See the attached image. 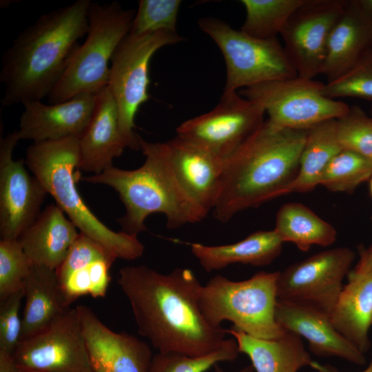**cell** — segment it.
I'll return each instance as SVG.
<instances>
[{
	"mask_svg": "<svg viewBox=\"0 0 372 372\" xmlns=\"http://www.w3.org/2000/svg\"><path fill=\"white\" fill-rule=\"evenodd\" d=\"M334 327L362 353L371 347L372 325V271L363 274L349 272L330 314Z\"/></svg>",
	"mask_w": 372,
	"mask_h": 372,
	"instance_id": "603a6c76",
	"label": "cell"
},
{
	"mask_svg": "<svg viewBox=\"0 0 372 372\" xmlns=\"http://www.w3.org/2000/svg\"><path fill=\"white\" fill-rule=\"evenodd\" d=\"M23 290L20 341L39 333L70 309L55 270L34 265Z\"/></svg>",
	"mask_w": 372,
	"mask_h": 372,
	"instance_id": "d4e9b609",
	"label": "cell"
},
{
	"mask_svg": "<svg viewBox=\"0 0 372 372\" xmlns=\"http://www.w3.org/2000/svg\"><path fill=\"white\" fill-rule=\"evenodd\" d=\"M116 256L92 238L79 233L65 258L55 270L60 285L74 271L99 260L114 262Z\"/></svg>",
	"mask_w": 372,
	"mask_h": 372,
	"instance_id": "74e56055",
	"label": "cell"
},
{
	"mask_svg": "<svg viewBox=\"0 0 372 372\" xmlns=\"http://www.w3.org/2000/svg\"><path fill=\"white\" fill-rule=\"evenodd\" d=\"M308 0H242L245 19L240 30L261 39L280 35L293 14Z\"/></svg>",
	"mask_w": 372,
	"mask_h": 372,
	"instance_id": "f1b7e54d",
	"label": "cell"
},
{
	"mask_svg": "<svg viewBox=\"0 0 372 372\" xmlns=\"http://www.w3.org/2000/svg\"><path fill=\"white\" fill-rule=\"evenodd\" d=\"M177 32L129 33L116 50L110 63L108 85L116 101L121 133L127 147L140 149V136L134 132L139 107L149 99V67L161 48L181 42Z\"/></svg>",
	"mask_w": 372,
	"mask_h": 372,
	"instance_id": "9c48e42d",
	"label": "cell"
},
{
	"mask_svg": "<svg viewBox=\"0 0 372 372\" xmlns=\"http://www.w3.org/2000/svg\"><path fill=\"white\" fill-rule=\"evenodd\" d=\"M370 115L372 116V105L370 107Z\"/></svg>",
	"mask_w": 372,
	"mask_h": 372,
	"instance_id": "f6af8a7d",
	"label": "cell"
},
{
	"mask_svg": "<svg viewBox=\"0 0 372 372\" xmlns=\"http://www.w3.org/2000/svg\"><path fill=\"white\" fill-rule=\"evenodd\" d=\"M273 230L283 243L292 242L302 251L314 245H331L337 238V231L330 223L304 205L294 202L279 208Z\"/></svg>",
	"mask_w": 372,
	"mask_h": 372,
	"instance_id": "83f0119b",
	"label": "cell"
},
{
	"mask_svg": "<svg viewBox=\"0 0 372 372\" xmlns=\"http://www.w3.org/2000/svg\"><path fill=\"white\" fill-rule=\"evenodd\" d=\"M239 353L234 338H226L216 351L200 357L174 353L153 355L149 372H206L220 362L234 361Z\"/></svg>",
	"mask_w": 372,
	"mask_h": 372,
	"instance_id": "4dcf8cb0",
	"label": "cell"
},
{
	"mask_svg": "<svg viewBox=\"0 0 372 372\" xmlns=\"http://www.w3.org/2000/svg\"><path fill=\"white\" fill-rule=\"evenodd\" d=\"M135 12L124 9L117 1L91 3L86 39L76 49L60 80L48 96L51 103L83 94H98L107 86L112 58L130 32Z\"/></svg>",
	"mask_w": 372,
	"mask_h": 372,
	"instance_id": "52a82bcc",
	"label": "cell"
},
{
	"mask_svg": "<svg viewBox=\"0 0 372 372\" xmlns=\"http://www.w3.org/2000/svg\"><path fill=\"white\" fill-rule=\"evenodd\" d=\"M311 367L317 372H340L335 367L331 364H321L316 361H314ZM361 372H372V355L369 366Z\"/></svg>",
	"mask_w": 372,
	"mask_h": 372,
	"instance_id": "ab89813d",
	"label": "cell"
},
{
	"mask_svg": "<svg viewBox=\"0 0 372 372\" xmlns=\"http://www.w3.org/2000/svg\"><path fill=\"white\" fill-rule=\"evenodd\" d=\"M19 141L17 131L0 142V235L1 240H17L41 213L48 194L31 175L22 160L12 158Z\"/></svg>",
	"mask_w": 372,
	"mask_h": 372,
	"instance_id": "9a60e30c",
	"label": "cell"
},
{
	"mask_svg": "<svg viewBox=\"0 0 372 372\" xmlns=\"http://www.w3.org/2000/svg\"><path fill=\"white\" fill-rule=\"evenodd\" d=\"M180 0H140L130 34H143L158 31H176Z\"/></svg>",
	"mask_w": 372,
	"mask_h": 372,
	"instance_id": "e575fe53",
	"label": "cell"
},
{
	"mask_svg": "<svg viewBox=\"0 0 372 372\" xmlns=\"http://www.w3.org/2000/svg\"><path fill=\"white\" fill-rule=\"evenodd\" d=\"M280 271H260L233 281L216 275L202 285L199 305L207 322L220 327L223 321L257 338L275 340L285 332L277 322V280Z\"/></svg>",
	"mask_w": 372,
	"mask_h": 372,
	"instance_id": "8992f818",
	"label": "cell"
},
{
	"mask_svg": "<svg viewBox=\"0 0 372 372\" xmlns=\"http://www.w3.org/2000/svg\"><path fill=\"white\" fill-rule=\"evenodd\" d=\"M372 271V243L366 248L360 250V259L354 269L350 272L354 274H363Z\"/></svg>",
	"mask_w": 372,
	"mask_h": 372,
	"instance_id": "f35d334b",
	"label": "cell"
},
{
	"mask_svg": "<svg viewBox=\"0 0 372 372\" xmlns=\"http://www.w3.org/2000/svg\"><path fill=\"white\" fill-rule=\"evenodd\" d=\"M79 234L65 213L56 204H50L17 240L33 265L56 270Z\"/></svg>",
	"mask_w": 372,
	"mask_h": 372,
	"instance_id": "7402d4cb",
	"label": "cell"
},
{
	"mask_svg": "<svg viewBox=\"0 0 372 372\" xmlns=\"http://www.w3.org/2000/svg\"><path fill=\"white\" fill-rule=\"evenodd\" d=\"M143 164L135 169L114 166L101 174L80 178L85 182L103 184L113 188L125 209L118 219L121 231L136 236L147 230L146 218L162 214L169 229L201 221L208 214L194 203L175 183L164 158L163 143H152L140 138Z\"/></svg>",
	"mask_w": 372,
	"mask_h": 372,
	"instance_id": "277c9868",
	"label": "cell"
},
{
	"mask_svg": "<svg viewBox=\"0 0 372 372\" xmlns=\"http://www.w3.org/2000/svg\"><path fill=\"white\" fill-rule=\"evenodd\" d=\"M12 372H21V371H20L17 368H15Z\"/></svg>",
	"mask_w": 372,
	"mask_h": 372,
	"instance_id": "ee69618b",
	"label": "cell"
},
{
	"mask_svg": "<svg viewBox=\"0 0 372 372\" xmlns=\"http://www.w3.org/2000/svg\"><path fill=\"white\" fill-rule=\"evenodd\" d=\"M114 262L99 260L72 272L60 285L70 305L79 297L89 294L103 298L110 282V269Z\"/></svg>",
	"mask_w": 372,
	"mask_h": 372,
	"instance_id": "1f68e13d",
	"label": "cell"
},
{
	"mask_svg": "<svg viewBox=\"0 0 372 372\" xmlns=\"http://www.w3.org/2000/svg\"><path fill=\"white\" fill-rule=\"evenodd\" d=\"M198 25L216 43L225 59L223 93L298 76L278 38L258 39L215 17L201 18Z\"/></svg>",
	"mask_w": 372,
	"mask_h": 372,
	"instance_id": "ba28073f",
	"label": "cell"
},
{
	"mask_svg": "<svg viewBox=\"0 0 372 372\" xmlns=\"http://www.w3.org/2000/svg\"><path fill=\"white\" fill-rule=\"evenodd\" d=\"M369 159H370V161H371V163H372V156H370V157H369Z\"/></svg>",
	"mask_w": 372,
	"mask_h": 372,
	"instance_id": "bcb514c9",
	"label": "cell"
},
{
	"mask_svg": "<svg viewBox=\"0 0 372 372\" xmlns=\"http://www.w3.org/2000/svg\"><path fill=\"white\" fill-rule=\"evenodd\" d=\"M118 284L129 300L138 333L158 353L190 357L211 353L224 344L227 329L211 326L199 305L202 287L189 269L167 273L147 266H126Z\"/></svg>",
	"mask_w": 372,
	"mask_h": 372,
	"instance_id": "6da1fadb",
	"label": "cell"
},
{
	"mask_svg": "<svg viewBox=\"0 0 372 372\" xmlns=\"http://www.w3.org/2000/svg\"><path fill=\"white\" fill-rule=\"evenodd\" d=\"M90 0H77L45 13L21 31L3 53L2 106L48 96L89 28Z\"/></svg>",
	"mask_w": 372,
	"mask_h": 372,
	"instance_id": "7a4b0ae2",
	"label": "cell"
},
{
	"mask_svg": "<svg viewBox=\"0 0 372 372\" xmlns=\"http://www.w3.org/2000/svg\"><path fill=\"white\" fill-rule=\"evenodd\" d=\"M79 158V138L68 137L33 143L27 149L25 163L81 233L101 244L117 258H140L144 245L137 236L106 227L83 200L75 183Z\"/></svg>",
	"mask_w": 372,
	"mask_h": 372,
	"instance_id": "5b68a950",
	"label": "cell"
},
{
	"mask_svg": "<svg viewBox=\"0 0 372 372\" xmlns=\"http://www.w3.org/2000/svg\"><path fill=\"white\" fill-rule=\"evenodd\" d=\"M127 147L119 127L116 101L107 86L97 95L92 117L79 138L77 170L99 174L112 167Z\"/></svg>",
	"mask_w": 372,
	"mask_h": 372,
	"instance_id": "44dd1931",
	"label": "cell"
},
{
	"mask_svg": "<svg viewBox=\"0 0 372 372\" xmlns=\"http://www.w3.org/2000/svg\"><path fill=\"white\" fill-rule=\"evenodd\" d=\"M278 323L285 330L305 338L309 348L318 356H335L362 366L366 360L331 322L329 315L311 306L277 300Z\"/></svg>",
	"mask_w": 372,
	"mask_h": 372,
	"instance_id": "ffe728a7",
	"label": "cell"
},
{
	"mask_svg": "<svg viewBox=\"0 0 372 372\" xmlns=\"http://www.w3.org/2000/svg\"><path fill=\"white\" fill-rule=\"evenodd\" d=\"M214 369L215 372H226L224 369L219 366L218 364L214 366ZM239 372H255V371L252 365L250 364L242 368L241 370L239 371Z\"/></svg>",
	"mask_w": 372,
	"mask_h": 372,
	"instance_id": "60d3db41",
	"label": "cell"
},
{
	"mask_svg": "<svg viewBox=\"0 0 372 372\" xmlns=\"http://www.w3.org/2000/svg\"><path fill=\"white\" fill-rule=\"evenodd\" d=\"M283 242L274 230L258 231L237 242L223 245L190 244L192 254L207 272L240 263L265 266L281 253Z\"/></svg>",
	"mask_w": 372,
	"mask_h": 372,
	"instance_id": "484cf974",
	"label": "cell"
},
{
	"mask_svg": "<svg viewBox=\"0 0 372 372\" xmlns=\"http://www.w3.org/2000/svg\"><path fill=\"white\" fill-rule=\"evenodd\" d=\"M369 192L372 197V177L369 179Z\"/></svg>",
	"mask_w": 372,
	"mask_h": 372,
	"instance_id": "b9f144b4",
	"label": "cell"
},
{
	"mask_svg": "<svg viewBox=\"0 0 372 372\" xmlns=\"http://www.w3.org/2000/svg\"><path fill=\"white\" fill-rule=\"evenodd\" d=\"M324 85L298 76L244 88L238 93L260 105L271 124L307 130L324 121L338 119L349 110L346 103L324 96Z\"/></svg>",
	"mask_w": 372,
	"mask_h": 372,
	"instance_id": "30bf717a",
	"label": "cell"
},
{
	"mask_svg": "<svg viewBox=\"0 0 372 372\" xmlns=\"http://www.w3.org/2000/svg\"><path fill=\"white\" fill-rule=\"evenodd\" d=\"M227 333L236 341L239 353L247 355L256 372H297L314 362L301 337L285 330L275 340L251 336L231 326Z\"/></svg>",
	"mask_w": 372,
	"mask_h": 372,
	"instance_id": "cb8c5ba5",
	"label": "cell"
},
{
	"mask_svg": "<svg viewBox=\"0 0 372 372\" xmlns=\"http://www.w3.org/2000/svg\"><path fill=\"white\" fill-rule=\"evenodd\" d=\"M15 367L40 372H94L76 308H70L39 333L19 342Z\"/></svg>",
	"mask_w": 372,
	"mask_h": 372,
	"instance_id": "4fadbf2b",
	"label": "cell"
},
{
	"mask_svg": "<svg viewBox=\"0 0 372 372\" xmlns=\"http://www.w3.org/2000/svg\"><path fill=\"white\" fill-rule=\"evenodd\" d=\"M372 50V0H347L328 40L320 74L339 77Z\"/></svg>",
	"mask_w": 372,
	"mask_h": 372,
	"instance_id": "d6986e66",
	"label": "cell"
},
{
	"mask_svg": "<svg viewBox=\"0 0 372 372\" xmlns=\"http://www.w3.org/2000/svg\"><path fill=\"white\" fill-rule=\"evenodd\" d=\"M372 177V163L369 157L342 149L327 166L320 185L334 192H352Z\"/></svg>",
	"mask_w": 372,
	"mask_h": 372,
	"instance_id": "f546056e",
	"label": "cell"
},
{
	"mask_svg": "<svg viewBox=\"0 0 372 372\" xmlns=\"http://www.w3.org/2000/svg\"><path fill=\"white\" fill-rule=\"evenodd\" d=\"M355 253L347 247L318 252L280 271L277 298L315 307L330 316Z\"/></svg>",
	"mask_w": 372,
	"mask_h": 372,
	"instance_id": "8fae6325",
	"label": "cell"
},
{
	"mask_svg": "<svg viewBox=\"0 0 372 372\" xmlns=\"http://www.w3.org/2000/svg\"><path fill=\"white\" fill-rule=\"evenodd\" d=\"M307 130L275 126L267 120L225 160L212 212L223 223L238 213L284 195L299 167Z\"/></svg>",
	"mask_w": 372,
	"mask_h": 372,
	"instance_id": "3957f363",
	"label": "cell"
},
{
	"mask_svg": "<svg viewBox=\"0 0 372 372\" xmlns=\"http://www.w3.org/2000/svg\"><path fill=\"white\" fill-rule=\"evenodd\" d=\"M167 168L178 186L199 207L212 211L220 194L225 159L177 136L163 143Z\"/></svg>",
	"mask_w": 372,
	"mask_h": 372,
	"instance_id": "2e32d148",
	"label": "cell"
},
{
	"mask_svg": "<svg viewBox=\"0 0 372 372\" xmlns=\"http://www.w3.org/2000/svg\"><path fill=\"white\" fill-rule=\"evenodd\" d=\"M94 372H149L153 355L148 344L105 325L87 306L76 307Z\"/></svg>",
	"mask_w": 372,
	"mask_h": 372,
	"instance_id": "e0dca14e",
	"label": "cell"
},
{
	"mask_svg": "<svg viewBox=\"0 0 372 372\" xmlns=\"http://www.w3.org/2000/svg\"><path fill=\"white\" fill-rule=\"evenodd\" d=\"M263 107L238 92L223 93L211 111L182 123L176 136L226 159L264 123Z\"/></svg>",
	"mask_w": 372,
	"mask_h": 372,
	"instance_id": "7c38bea8",
	"label": "cell"
},
{
	"mask_svg": "<svg viewBox=\"0 0 372 372\" xmlns=\"http://www.w3.org/2000/svg\"><path fill=\"white\" fill-rule=\"evenodd\" d=\"M24 290H20L0 304V372H12L14 351L20 342L22 320L19 317Z\"/></svg>",
	"mask_w": 372,
	"mask_h": 372,
	"instance_id": "836d02e7",
	"label": "cell"
},
{
	"mask_svg": "<svg viewBox=\"0 0 372 372\" xmlns=\"http://www.w3.org/2000/svg\"><path fill=\"white\" fill-rule=\"evenodd\" d=\"M322 93L332 99L351 97L372 101V50L345 73L324 83Z\"/></svg>",
	"mask_w": 372,
	"mask_h": 372,
	"instance_id": "d590c367",
	"label": "cell"
},
{
	"mask_svg": "<svg viewBox=\"0 0 372 372\" xmlns=\"http://www.w3.org/2000/svg\"><path fill=\"white\" fill-rule=\"evenodd\" d=\"M341 150L337 135V119L324 121L307 130L298 173L284 195L309 192L320 185L327 166Z\"/></svg>",
	"mask_w": 372,
	"mask_h": 372,
	"instance_id": "4316f807",
	"label": "cell"
},
{
	"mask_svg": "<svg viewBox=\"0 0 372 372\" xmlns=\"http://www.w3.org/2000/svg\"><path fill=\"white\" fill-rule=\"evenodd\" d=\"M19 371H21V372H40V371H21V370H19Z\"/></svg>",
	"mask_w": 372,
	"mask_h": 372,
	"instance_id": "7bdbcfd3",
	"label": "cell"
},
{
	"mask_svg": "<svg viewBox=\"0 0 372 372\" xmlns=\"http://www.w3.org/2000/svg\"><path fill=\"white\" fill-rule=\"evenodd\" d=\"M346 0H308L291 17L280 36L298 76L320 74L330 34Z\"/></svg>",
	"mask_w": 372,
	"mask_h": 372,
	"instance_id": "5bb4252c",
	"label": "cell"
},
{
	"mask_svg": "<svg viewBox=\"0 0 372 372\" xmlns=\"http://www.w3.org/2000/svg\"><path fill=\"white\" fill-rule=\"evenodd\" d=\"M33 265L17 240H1L0 301L23 289Z\"/></svg>",
	"mask_w": 372,
	"mask_h": 372,
	"instance_id": "d6a6232c",
	"label": "cell"
},
{
	"mask_svg": "<svg viewBox=\"0 0 372 372\" xmlns=\"http://www.w3.org/2000/svg\"><path fill=\"white\" fill-rule=\"evenodd\" d=\"M98 94H83L65 101L44 104L41 101L23 103L24 110L17 130L19 140L33 143L79 138L94 114Z\"/></svg>",
	"mask_w": 372,
	"mask_h": 372,
	"instance_id": "ac0fdd59",
	"label": "cell"
},
{
	"mask_svg": "<svg viewBox=\"0 0 372 372\" xmlns=\"http://www.w3.org/2000/svg\"><path fill=\"white\" fill-rule=\"evenodd\" d=\"M337 135L342 149L372 156V116L360 106H350L347 114L337 119Z\"/></svg>",
	"mask_w": 372,
	"mask_h": 372,
	"instance_id": "8d00e7d4",
	"label": "cell"
}]
</instances>
